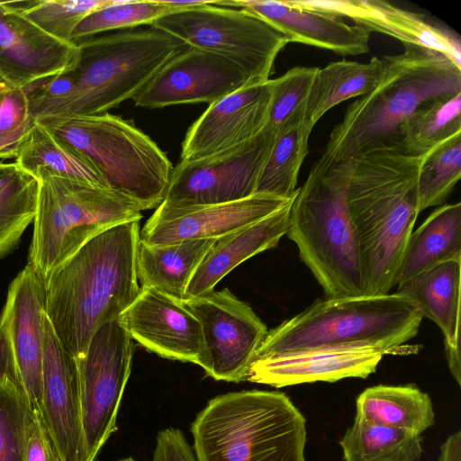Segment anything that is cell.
Returning a JSON list of instances; mask_svg holds the SVG:
<instances>
[{"mask_svg": "<svg viewBox=\"0 0 461 461\" xmlns=\"http://www.w3.org/2000/svg\"><path fill=\"white\" fill-rule=\"evenodd\" d=\"M140 221L113 226L83 245L45 285V313L64 349L82 356L94 333L117 320L140 291Z\"/></svg>", "mask_w": 461, "mask_h": 461, "instance_id": "1", "label": "cell"}, {"mask_svg": "<svg viewBox=\"0 0 461 461\" xmlns=\"http://www.w3.org/2000/svg\"><path fill=\"white\" fill-rule=\"evenodd\" d=\"M423 156L382 148L358 155L347 199L363 259L367 295L389 294L420 214L418 176Z\"/></svg>", "mask_w": 461, "mask_h": 461, "instance_id": "2", "label": "cell"}, {"mask_svg": "<svg viewBox=\"0 0 461 461\" xmlns=\"http://www.w3.org/2000/svg\"><path fill=\"white\" fill-rule=\"evenodd\" d=\"M403 46L402 53L381 59L379 82L348 106L322 155L348 160L376 149H399L400 126L420 104L461 92V68L436 50Z\"/></svg>", "mask_w": 461, "mask_h": 461, "instance_id": "3", "label": "cell"}, {"mask_svg": "<svg viewBox=\"0 0 461 461\" xmlns=\"http://www.w3.org/2000/svg\"><path fill=\"white\" fill-rule=\"evenodd\" d=\"M353 160L321 155L290 207L286 235L327 298L366 294L359 240L347 199Z\"/></svg>", "mask_w": 461, "mask_h": 461, "instance_id": "4", "label": "cell"}, {"mask_svg": "<svg viewBox=\"0 0 461 461\" xmlns=\"http://www.w3.org/2000/svg\"><path fill=\"white\" fill-rule=\"evenodd\" d=\"M191 432L196 461H305L306 420L279 391L217 395Z\"/></svg>", "mask_w": 461, "mask_h": 461, "instance_id": "5", "label": "cell"}, {"mask_svg": "<svg viewBox=\"0 0 461 461\" xmlns=\"http://www.w3.org/2000/svg\"><path fill=\"white\" fill-rule=\"evenodd\" d=\"M422 318L397 293L326 298L268 331L257 356L326 348L411 353L404 344L416 337Z\"/></svg>", "mask_w": 461, "mask_h": 461, "instance_id": "6", "label": "cell"}, {"mask_svg": "<svg viewBox=\"0 0 461 461\" xmlns=\"http://www.w3.org/2000/svg\"><path fill=\"white\" fill-rule=\"evenodd\" d=\"M75 43L79 50L76 86L39 120L108 113L133 99L169 59L187 47L154 28L95 36Z\"/></svg>", "mask_w": 461, "mask_h": 461, "instance_id": "7", "label": "cell"}, {"mask_svg": "<svg viewBox=\"0 0 461 461\" xmlns=\"http://www.w3.org/2000/svg\"><path fill=\"white\" fill-rule=\"evenodd\" d=\"M28 264L45 283L88 240L120 223L140 221L141 206L110 188L40 167Z\"/></svg>", "mask_w": 461, "mask_h": 461, "instance_id": "8", "label": "cell"}, {"mask_svg": "<svg viewBox=\"0 0 461 461\" xmlns=\"http://www.w3.org/2000/svg\"><path fill=\"white\" fill-rule=\"evenodd\" d=\"M38 122L80 152L109 188L134 200L143 211L163 202L172 163L133 123L109 113Z\"/></svg>", "mask_w": 461, "mask_h": 461, "instance_id": "9", "label": "cell"}, {"mask_svg": "<svg viewBox=\"0 0 461 461\" xmlns=\"http://www.w3.org/2000/svg\"><path fill=\"white\" fill-rule=\"evenodd\" d=\"M214 0L166 14L149 26L184 44L220 55L242 68L257 84L269 80L288 38L262 18Z\"/></svg>", "mask_w": 461, "mask_h": 461, "instance_id": "10", "label": "cell"}, {"mask_svg": "<svg viewBox=\"0 0 461 461\" xmlns=\"http://www.w3.org/2000/svg\"><path fill=\"white\" fill-rule=\"evenodd\" d=\"M132 339L113 320L92 336L76 358L87 461H95L116 430V420L132 362Z\"/></svg>", "mask_w": 461, "mask_h": 461, "instance_id": "11", "label": "cell"}, {"mask_svg": "<svg viewBox=\"0 0 461 461\" xmlns=\"http://www.w3.org/2000/svg\"><path fill=\"white\" fill-rule=\"evenodd\" d=\"M44 315L45 285L27 264L10 283L0 313V380L15 384L41 414Z\"/></svg>", "mask_w": 461, "mask_h": 461, "instance_id": "12", "label": "cell"}, {"mask_svg": "<svg viewBox=\"0 0 461 461\" xmlns=\"http://www.w3.org/2000/svg\"><path fill=\"white\" fill-rule=\"evenodd\" d=\"M183 305L200 322L206 375L217 381H246L268 332L252 308L229 288L185 300Z\"/></svg>", "mask_w": 461, "mask_h": 461, "instance_id": "13", "label": "cell"}, {"mask_svg": "<svg viewBox=\"0 0 461 461\" xmlns=\"http://www.w3.org/2000/svg\"><path fill=\"white\" fill-rule=\"evenodd\" d=\"M276 133L267 126L255 139L225 153L173 168L167 206L191 207L235 202L255 194Z\"/></svg>", "mask_w": 461, "mask_h": 461, "instance_id": "14", "label": "cell"}, {"mask_svg": "<svg viewBox=\"0 0 461 461\" xmlns=\"http://www.w3.org/2000/svg\"><path fill=\"white\" fill-rule=\"evenodd\" d=\"M257 85L242 68L215 53L187 46L169 59L132 99L136 106L209 105Z\"/></svg>", "mask_w": 461, "mask_h": 461, "instance_id": "15", "label": "cell"}, {"mask_svg": "<svg viewBox=\"0 0 461 461\" xmlns=\"http://www.w3.org/2000/svg\"><path fill=\"white\" fill-rule=\"evenodd\" d=\"M75 42L48 34L19 10L17 1H0V78L26 93L60 73L75 69Z\"/></svg>", "mask_w": 461, "mask_h": 461, "instance_id": "16", "label": "cell"}, {"mask_svg": "<svg viewBox=\"0 0 461 461\" xmlns=\"http://www.w3.org/2000/svg\"><path fill=\"white\" fill-rule=\"evenodd\" d=\"M270 98L271 79L210 104L188 129L179 163L212 158L255 139L267 124Z\"/></svg>", "mask_w": 461, "mask_h": 461, "instance_id": "17", "label": "cell"}, {"mask_svg": "<svg viewBox=\"0 0 461 461\" xmlns=\"http://www.w3.org/2000/svg\"><path fill=\"white\" fill-rule=\"evenodd\" d=\"M293 198L255 194L242 200L212 205L173 207L160 203L140 230V240L155 246L219 239L262 220Z\"/></svg>", "mask_w": 461, "mask_h": 461, "instance_id": "18", "label": "cell"}, {"mask_svg": "<svg viewBox=\"0 0 461 461\" xmlns=\"http://www.w3.org/2000/svg\"><path fill=\"white\" fill-rule=\"evenodd\" d=\"M118 320L131 339L148 350L203 366L205 351L201 325L183 302L152 287H140Z\"/></svg>", "mask_w": 461, "mask_h": 461, "instance_id": "19", "label": "cell"}, {"mask_svg": "<svg viewBox=\"0 0 461 461\" xmlns=\"http://www.w3.org/2000/svg\"><path fill=\"white\" fill-rule=\"evenodd\" d=\"M42 417L62 461H87L76 358L44 315Z\"/></svg>", "mask_w": 461, "mask_h": 461, "instance_id": "20", "label": "cell"}, {"mask_svg": "<svg viewBox=\"0 0 461 461\" xmlns=\"http://www.w3.org/2000/svg\"><path fill=\"white\" fill-rule=\"evenodd\" d=\"M384 353L373 348H326L257 356L246 381L276 388L333 383L375 373Z\"/></svg>", "mask_w": 461, "mask_h": 461, "instance_id": "21", "label": "cell"}, {"mask_svg": "<svg viewBox=\"0 0 461 461\" xmlns=\"http://www.w3.org/2000/svg\"><path fill=\"white\" fill-rule=\"evenodd\" d=\"M304 9L346 17L370 32H376L436 50L461 68V43L454 32L428 22L422 15L382 0H291Z\"/></svg>", "mask_w": 461, "mask_h": 461, "instance_id": "22", "label": "cell"}, {"mask_svg": "<svg viewBox=\"0 0 461 461\" xmlns=\"http://www.w3.org/2000/svg\"><path fill=\"white\" fill-rule=\"evenodd\" d=\"M213 5L249 12L283 32L290 42L325 49L340 55L369 51L371 32L342 18L308 10L291 0H214Z\"/></svg>", "mask_w": 461, "mask_h": 461, "instance_id": "23", "label": "cell"}, {"mask_svg": "<svg viewBox=\"0 0 461 461\" xmlns=\"http://www.w3.org/2000/svg\"><path fill=\"white\" fill-rule=\"evenodd\" d=\"M460 274L461 260H448L414 276L397 287L422 317L434 321L444 336L450 373L461 384L460 366Z\"/></svg>", "mask_w": 461, "mask_h": 461, "instance_id": "24", "label": "cell"}, {"mask_svg": "<svg viewBox=\"0 0 461 461\" xmlns=\"http://www.w3.org/2000/svg\"><path fill=\"white\" fill-rule=\"evenodd\" d=\"M292 201L262 220L219 238L191 277L184 301L214 290L238 265L276 248L287 233Z\"/></svg>", "mask_w": 461, "mask_h": 461, "instance_id": "25", "label": "cell"}, {"mask_svg": "<svg viewBox=\"0 0 461 461\" xmlns=\"http://www.w3.org/2000/svg\"><path fill=\"white\" fill-rule=\"evenodd\" d=\"M448 260H461V203L433 211L411 232L395 277L401 286L414 276Z\"/></svg>", "mask_w": 461, "mask_h": 461, "instance_id": "26", "label": "cell"}, {"mask_svg": "<svg viewBox=\"0 0 461 461\" xmlns=\"http://www.w3.org/2000/svg\"><path fill=\"white\" fill-rule=\"evenodd\" d=\"M217 240H187L155 246L140 240L136 255L140 286L152 287L183 302L191 277Z\"/></svg>", "mask_w": 461, "mask_h": 461, "instance_id": "27", "label": "cell"}, {"mask_svg": "<svg viewBox=\"0 0 461 461\" xmlns=\"http://www.w3.org/2000/svg\"><path fill=\"white\" fill-rule=\"evenodd\" d=\"M356 407V415L367 421L420 435L435 422L430 397L414 384L368 387Z\"/></svg>", "mask_w": 461, "mask_h": 461, "instance_id": "28", "label": "cell"}, {"mask_svg": "<svg viewBox=\"0 0 461 461\" xmlns=\"http://www.w3.org/2000/svg\"><path fill=\"white\" fill-rule=\"evenodd\" d=\"M382 68L377 57L367 63L343 59L319 68L305 109L307 122L314 127L337 104L371 92L380 80Z\"/></svg>", "mask_w": 461, "mask_h": 461, "instance_id": "29", "label": "cell"}, {"mask_svg": "<svg viewBox=\"0 0 461 461\" xmlns=\"http://www.w3.org/2000/svg\"><path fill=\"white\" fill-rule=\"evenodd\" d=\"M313 127L305 113L287 122L275 136L260 171L255 194L291 199L296 193L300 168L308 154Z\"/></svg>", "mask_w": 461, "mask_h": 461, "instance_id": "30", "label": "cell"}, {"mask_svg": "<svg viewBox=\"0 0 461 461\" xmlns=\"http://www.w3.org/2000/svg\"><path fill=\"white\" fill-rule=\"evenodd\" d=\"M15 162L33 176L42 167L53 175L109 188L100 173L80 152L38 121L34 122Z\"/></svg>", "mask_w": 461, "mask_h": 461, "instance_id": "31", "label": "cell"}, {"mask_svg": "<svg viewBox=\"0 0 461 461\" xmlns=\"http://www.w3.org/2000/svg\"><path fill=\"white\" fill-rule=\"evenodd\" d=\"M422 437L356 415L339 440L345 461H419Z\"/></svg>", "mask_w": 461, "mask_h": 461, "instance_id": "32", "label": "cell"}, {"mask_svg": "<svg viewBox=\"0 0 461 461\" xmlns=\"http://www.w3.org/2000/svg\"><path fill=\"white\" fill-rule=\"evenodd\" d=\"M461 132V92L420 104L399 129V149L422 156L447 138Z\"/></svg>", "mask_w": 461, "mask_h": 461, "instance_id": "33", "label": "cell"}, {"mask_svg": "<svg viewBox=\"0 0 461 461\" xmlns=\"http://www.w3.org/2000/svg\"><path fill=\"white\" fill-rule=\"evenodd\" d=\"M461 176V132L423 156L418 176L419 210L441 205Z\"/></svg>", "mask_w": 461, "mask_h": 461, "instance_id": "34", "label": "cell"}, {"mask_svg": "<svg viewBox=\"0 0 461 461\" xmlns=\"http://www.w3.org/2000/svg\"><path fill=\"white\" fill-rule=\"evenodd\" d=\"M172 13L163 0H109L80 22L71 40L77 42L112 30L150 25L157 19Z\"/></svg>", "mask_w": 461, "mask_h": 461, "instance_id": "35", "label": "cell"}, {"mask_svg": "<svg viewBox=\"0 0 461 461\" xmlns=\"http://www.w3.org/2000/svg\"><path fill=\"white\" fill-rule=\"evenodd\" d=\"M38 185V178L26 172L0 193V258L17 248L33 221Z\"/></svg>", "mask_w": 461, "mask_h": 461, "instance_id": "36", "label": "cell"}, {"mask_svg": "<svg viewBox=\"0 0 461 461\" xmlns=\"http://www.w3.org/2000/svg\"><path fill=\"white\" fill-rule=\"evenodd\" d=\"M109 0L17 1L21 13L40 29L62 41L73 42L72 33L89 14Z\"/></svg>", "mask_w": 461, "mask_h": 461, "instance_id": "37", "label": "cell"}, {"mask_svg": "<svg viewBox=\"0 0 461 461\" xmlns=\"http://www.w3.org/2000/svg\"><path fill=\"white\" fill-rule=\"evenodd\" d=\"M319 68L294 67L271 79V98L267 126L275 133L295 117L305 113Z\"/></svg>", "mask_w": 461, "mask_h": 461, "instance_id": "38", "label": "cell"}, {"mask_svg": "<svg viewBox=\"0 0 461 461\" xmlns=\"http://www.w3.org/2000/svg\"><path fill=\"white\" fill-rule=\"evenodd\" d=\"M30 408L23 392L0 380V461H24Z\"/></svg>", "mask_w": 461, "mask_h": 461, "instance_id": "39", "label": "cell"}, {"mask_svg": "<svg viewBox=\"0 0 461 461\" xmlns=\"http://www.w3.org/2000/svg\"><path fill=\"white\" fill-rule=\"evenodd\" d=\"M34 122L27 93L0 78V159L17 158Z\"/></svg>", "mask_w": 461, "mask_h": 461, "instance_id": "40", "label": "cell"}, {"mask_svg": "<svg viewBox=\"0 0 461 461\" xmlns=\"http://www.w3.org/2000/svg\"><path fill=\"white\" fill-rule=\"evenodd\" d=\"M24 461H62L42 414L30 410Z\"/></svg>", "mask_w": 461, "mask_h": 461, "instance_id": "41", "label": "cell"}, {"mask_svg": "<svg viewBox=\"0 0 461 461\" xmlns=\"http://www.w3.org/2000/svg\"><path fill=\"white\" fill-rule=\"evenodd\" d=\"M152 461H196L184 433L176 428L160 430L156 438Z\"/></svg>", "mask_w": 461, "mask_h": 461, "instance_id": "42", "label": "cell"}, {"mask_svg": "<svg viewBox=\"0 0 461 461\" xmlns=\"http://www.w3.org/2000/svg\"><path fill=\"white\" fill-rule=\"evenodd\" d=\"M438 461H461V432L451 434L440 446Z\"/></svg>", "mask_w": 461, "mask_h": 461, "instance_id": "43", "label": "cell"}, {"mask_svg": "<svg viewBox=\"0 0 461 461\" xmlns=\"http://www.w3.org/2000/svg\"><path fill=\"white\" fill-rule=\"evenodd\" d=\"M26 172L16 162L4 163L0 161V193Z\"/></svg>", "mask_w": 461, "mask_h": 461, "instance_id": "44", "label": "cell"}, {"mask_svg": "<svg viewBox=\"0 0 461 461\" xmlns=\"http://www.w3.org/2000/svg\"><path fill=\"white\" fill-rule=\"evenodd\" d=\"M117 461H135V460L132 457L129 456V457L119 459Z\"/></svg>", "mask_w": 461, "mask_h": 461, "instance_id": "45", "label": "cell"}]
</instances>
